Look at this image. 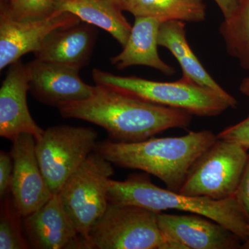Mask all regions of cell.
Returning a JSON list of instances; mask_svg holds the SVG:
<instances>
[{
    "instance_id": "6da1fadb",
    "label": "cell",
    "mask_w": 249,
    "mask_h": 249,
    "mask_svg": "<svg viewBox=\"0 0 249 249\" xmlns=\"http://www.w3.org/2000/svg\"><path fill=\"white\" fill-rule=\"evenodd\" d=\"M57 108L62 117L97 124L119 142H141L168 129L186 128L193 116L101 85H95L89 98Z\"/></svg>"
},
{
    "instance_id": "7a4b0ae2",
    "label": "cell",
    "mask_w": 249,
    "mask_h": 249,
    "mask_svg": "<svg viewBox=\"0 0 249 249\" xmlns=\"http://www.w3.org/2000/svg\"><path fill=\"white\" fill-rule=\"evenodd\" d=\"M217 139L211 131L201 130L137 142L103 141L97 142L94 151L118 166L150 174L168 189L178 192L192 165Z\"/></svg>"
},
{
    "instance_id": "3957f363",
    "label": "cell",
    "mask_w": 249,
    "mask_h": 249,
    "mask_svg": "<svg viewBox=\"0 0 249 249\" xmlns=\"http://www.w3.org/2000/svg\"><path fill=\"white\" fill-rule=\"evenodd\" d=\"M109 203L139 206L159 213L178 210L201 214L222 224L245 242L249 223L241 211L235 196L223 200L185 196L156 186L143 175H132L124 181L109 180Z\"/></svg>"
},
{
    "instance_id": "277c9868",
    "label": "cell",
    "mask_w": 249,
    "mask_h": 249,
    "mask_svg": "<svg viewBox=\"0 0 249 249\" xmlns=\"http://www.w3.org/2000/svg\"><path fill=\"white\" fill-rule=\"evenodd\" d=\"M91 76L96 85L115 88L155 104L183 109L192 115L211 117L231 108L217 93L183 76L178 81L160 82L116 76L98 69H93Z\"/></svg>"
},
{
    "instance_id": "5b68a950",
    "label": "cell",
    "mask_w": 249,
    "mask_h": 249,
    "mask_svg": "<svg viewBox=\"0 0 249 249\" xmlns=\"http://www.w3.org/2000/svg\"><path fill=\"white\" fill-rule=\"evenodd\" d=\"M158 213L139 206L109 203L90 229L85 248L183 249L160 231Z\"/></svg>"
},
{
    "instance_id": "8992f818",
    "label": "cell",
    "mask_w": 249,
    "mask_h": 249,
    "mask_svg": "<svg viewBox=\"0 0 249 249\" xmlns=\"http://www.w3.org/2000/svg\"><path fill=\"white\" fill-rule=\"evenodd\" d=\"M248 157L238 142L217 139L192 165L178 193L213 200L235 196Z\"/></svg>"
},
{
    "instance_id": "52a82bcc",
    "label": "cell",
    "mask_w": 249,
    "mask_h": 249,
    "mask_svg": "<svg viewBox=\"0 0 249 249\" xmlns=\"http://www.w3.org/2000/svg\"><path fill=\"white\" fill-rule=\"evenodd\" d=\"M114 174L111 162L97 152L91 153L59 193L62 206L85 242L90 229L106 209L109 180Z\"/></svg>"
},
{
    "instance_id": "ba28073f",
    "label": "cell",
    "mask_w": 249,
    "mask_h": 249,
    "mask_svg": "<svg viewBox=\"0 0 249 249\" xmlns=\"http://www.w3.org/2000/svg\"><path fill=\"white\" fill-rule=\"evenodd\" d=\"M98 133L91 127L55 125L36 142V153L49 189L58 194L67 180L94 152Z\"/></svg>"
},
{
    "instance_id": "9c48e42d",
    "label": "cell",
    "mask_w": 249,
    "mask_h": 249,
    "mask_svg": "<svg viewBox=\"0 0 249 249\" xmlns=\"http://www.w3.org/2000/svg\"><path fill=\"white\" fill-rule=\"evenodd\" d=\"M80 22L75 15L58 10L48 17L18 20L1 8L0 70L20 60L25 54L35 53L52 31Z\"/></svg>"
},
{
    "instance_id": "30bf717a",
    "label": "cell",
    "mask_w": 249,
    "mask_h": 249,
    "mask_svg": "<svg viewBox=\"0 0 249 249\" xmlns=\"http://www.w3.org/2000/svg\"><path fill=\"white\" fill-rule=\"evenodd\" d=\"M12 142L11 194L19 213L25 217L42 208L53 194L41 171L34 136L20 134Z\"/></svg>"
},
{
    "instance_id": "8fae6325",
    "label": "cell",
    "mask_w": 249,
    "mask_h": 249,
    "mask_svg": "<svg viewBox=\"0 0 249 249\" xmlns=\"http://www.w3.org/2000/svg\"><path fill=\"white\" fill-rule=\"evenodd\" d=\"M29 80L28 64L19 60L9 66L0 88V136L11 142L22 134H31L37 142L45 132L28 107Z\"/></svg>"
},
{
    "instance_id": "7c38bea8",
    "label": "cell",
    "mask_w": 249,
    "mask_h": 249,
    "mask_svg": "<svg viewBox=\"0 0 249 249\" xmlns=\"http://www.w3.org/2000/svg\"><path fill=\"white\" fill-rule=\"evenodd\" d=\"M159 227L168 240L183 249H235L243 241L234 232L201 214L159 213Z\"/></svg>"
},
{
    "instance_id": "4fadbf2b",
    "label": "cell",
    "mask_w": 249,
    "mask_h": 249,
    "mask_svg": "<svg viewBox=\"0 0 249 249\" xmlns=\"http://www.w3.org/2000/svg\"><path fill=\"white\" fill-rule=\"evenodd\" d=\"M29 91L40 102L58 107L89 98L95 86L83 82L78 70L35 58L29 62Z\"/></svg>"
},
{
    "instance_id": "5bb4252c",
    "label": "cell",
    "mask_w": 249,
    "mask_h": 249,
    "mask_svg": "<svg viewBox=\"0 0 249 249\" xmlns=\"http://www.w3.org/2000/svg\"><path fill=\"white\" fill-rule=\"evenodd\" d=\"M24 218L23 227L33 248L85 249L84 241L64 209L59 193L54 194L40 209Z\"/></svg>"
},
{
    "instance_id": "9a60e30c",
    "label": "cell",
    "mask_w": 249,
    "mask_h": 249,
    "mask_svg": "<svg viewBox=\"0 0 249 249\" xmlns=\"http://www.w3.org/2000/svg\"><path fill=\"white\" fill-rule=\"evenodd\" d=\"M95 26L84 22L52 31L36 52V58L80 71L89 63L97 41Z\"/></svg>"
},
{
    "instance_id": "2e32d148",
    "label": "cell",
    "mask_w": 249,
    "mask_h": 249,
    "mask_svg": "<svg viewBox=\"0 0 249 249\" xmlns=\"http://www.w3.org/2000/svg\"><path fill=\"white\" fill-rule=\"evenodd\" d=\"M161 22L156 18L137 17L122 52L111 57V65L118 70L142 65L157 70L165 76H173L175 67L160 58L158 53L159 31Z\"/></svg>"
},
{
    "instance_id": "e0dca14e",
    "label": "cell",
    "mask_w": 249,
    "mask_h": 249,
    "mask_svg": "<svg viewBox=\"0 0 249 249\" xmlns=\"http://www.w3.org/2000/svg\"><path fill=\"white\" fill-rule=\"evenodd\" d=\"M158 45L171 52L182 70V76L217 93L231 108L237 107V100L218 84L193 53L187 40L184 22L178 20L162 22L159 31Z\"/></svg>"
},
{
    "instance_id": "ac0fdd59",
    "label": "cell",
    "mask_w": 249,
    "mask_h": 249,
    "mask_svg": "<svg viewBox=\"0 0 249 249\" xmlns=\"http://www.w3.org/2000/svg\"><path fill=\"white\" fill-rule=\"evenodd\" d=\"M55 9L71 13L82 22L101 28L124 47L132 26L123 14L121 0H53Z\"/></svg>"
},
{
    "instance_id": "d6986e66",
    "label": "cell",
    "mask_w": 249,
    "mask_h": 249,
    "mask_svg": "<svg viewBox=\"0 0 249 249\" xmlns=\"http://www.w3.org/2000/svg\"><path fill=\"white\" fill-rule=\"evenodd\" d=\"M123 9L134 18H156L160 22H200L206 19L204 0H121Z\"/></svg>"
},
{
    "instance_id": "ffe728a7",
    "label": "cell",
    "mask_w": 249,
    "mask_h": 249,
    "mask_svg": "<svg viewBox=\"0 0 249 249\" xmlns=\"http://www.w3.org/2000/svg\"><path fill=\"white\" fill-rule=\"evenodd\" d=\"M227 53L249 71V0H238L237 8L219 26Z\"/></svg>"
},
{
    "instance_id": "44dd1931",
    "label": "cell",
    "mask_w": 249,
    "mask_h": 249,
    "mask_svg": "<svg viewBox=\"0 0 249 249\" xmlns=\"http://www.w3.org/2000/svg\"><path fill=\"white\" fill-rule=\"evenodd\" d=\"M10 193L1 199L0 249H29V242L23 235V217Z\"/></svg>"
},
{
    "instance_id": "7402d4cb",
    "label": "cell",
    "mask_w": 249,
    "mask_h": 249,
    "mask_svg": "<svg viewBox=\"0 0 249 249\" xmlns=\"http://www.w3.org/2000/svg\"><path fill=\"white\" fill-rule=\"evenodd\" d=\"M1 8L18 20L48 17L57 11L53 0H9Z\"/></svg>"
},
{
    "instance_id": "603a6c76",
    "label": "cell",
    "mask_w": 249,
    "mask_h": 249,
    "mask_svg": "<svg viewBox=\"0 0 249 249\" xmlns=\"http://www.w3.org/2000/svg\"><path fill=\"white\" fill-rule=\"evenodd\" d=\"M217 138L238 142L249 150V113L244 120L219 132Z\"/></svg>"
},
{
    "instance_id": "cb8c5ba5",
    "label": "cell",
    "mask_w": 249,
    "mask_h": 249,
    "mask_svg": "<svg viewBox=\"0 0 249 249\" xmlns=\"http://www.w3.org/2000/svg\"><path fill=\"white\" fill-rule=\"evenodd\" d=\"M13 160L11 153L0 152V196L1 199L11 193Z\"/></svg>"
},
{
    "instance_id": "d4e9b609",
    "label": "cell",
    "mask_w": 249,
    "mask_h": 249,
    "mask_svg": "<svg viewBox=\"0 0 249 249\" xmlns=\"http://www.w3.org/2000/svg\"><path fill=\"white\" fill-rule=\"evenodd\" d=\"M235 196L242 213L249 223V152L247 164Z\"/></svg>"
},
{
    "instance_id": "484cf974",
    "label": "cell",
    "mask_w": 249,
    "mask_h": 249,
    "mask_svg": "<svg viewBox=\"0 0 249 249\" xmlns=\"http://www.w3.org/2000/svg\"><path fill=\"white\" fill-rule=\"evenodd\" d=\"M222 13L224 19L232 16L237 8L238 0H214Z\"/></svg>"
},
{
    "instance_id": "4316f807",
    "label": "cell",
    "mask_w": 249,
    "mask_h": 249,
    "mask_svg": "<svg viewBox=\"0 0 249 249\" xmlns=\"http://www.w3.org/2000/svg\"><path fill=\"white\" fill-rule=\"evenodd\" d=\"M240 91L242 94L249 98V75L241 82Z\"/></svg>"
},
{
    "instance_id": "83f0119b",
    "label": "cell",
    "mask_w": 249,
    "mask_h": 249,
    "mask_svg": "<svg viewBox=\"0 0 249 249\" xmlns=\"http://www.w3.org/2000/svg\"><path fill=\"white\" fill-rule=\"evenodd\" d=\"M242 248L249 249V225L248 229V233H247V239H246L245 242H243V245H242Z\"/></svg>"
}]
</instances>
